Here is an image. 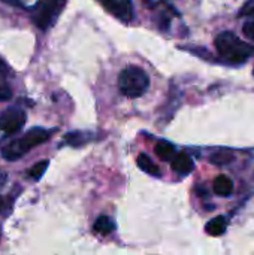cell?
<instances>
[{"instance_id": "cell-1", "label": "cell", "mask_w": 254, "mask_h": 255, "mask_svg": "<svg viewBox=\"0 0 254 255\" xmlns=\"http://www.w3.org/2000/svg\"><path fill=\"white\" fill-rule=\"evenodd\" d=\"M51 136V131L42 127H34L28 130L22 137L12 140L6 146L1 148V157L7 161H16L21 157H24L30 149L34 146L46 142Z\"/></svg>"}, {"instance_id": "cell-2", "label": "cell", "mask_w": 254, "mask_h": 255, "mask_svg": "<svg viewBox=\"0 0 254 255\" xmlns=\"http://www.w3.org/2000/svg\"><path fill=\"white\" fill-rule=\"evenodd\" d=\"M216 49L229 63H244L252 54L253 49L250 45L243 42L232 31H223L216 37Z\"/></svg>"}, {"instance_id": "cell-3", "label": "cell", "mask_w": 254, "mask_h": 255, "mask_svg": "<svg viewBox=\"0 0 254 255\" xmlns=\"http://www.w3.org/2000/svg\"><path fill=\"white\" fill-rule=\"evenodd\" d=\"M150 87V76L147 72L138 66H129L121 70L118 76V88L120 93L129 99H138Z\"/></svg>"}, {"instance_id": "cell-4", "label": "cell", "mask_w": 254, "mask_h": 255, "mask_svg": "<svg viewBox=\"0 0 254 255\" xmlns=\"http://www.w3.org/2000/svg\"><path fill=\"white\" fill-rule=\"evenodd\" d=\"M66 0H37L31 7V19L37 28L46 31L54 25L58 15L61 13Z\"/></svg>"}, {"instance_id": "cell-5", "label": "cell", "mask_w": 254, "mask_h": 255, "mask_svg": "<svg viewBox=\"0 0 254 255\" xmlns=\"http://www.w3.org/2000/svg\"><path fill=\"white\" fill-rule=\"evenodd\" d=\"M25 124V112L18 108L12 106L0 114V143L7 139L9 136L18 133Z\"/></svg>"}, {"instance_id": "cell-6", "label": "cell", "mask_w": 254, "mask_h": 255, "mask_svg": "<svg viewBox=\"0 0 254 255\" xmlns=\"http://www.w3.org/2000/svg\"><path fill=\"white\" fill-rule=\"evenodd\" d=\"M100 1L106 7V10H109L115 18L124 22H130L135 16L133 4L130 0H100Z\"/></svg>"}, {"instance_id": "cell-7", "label": "cell", "mask_w": 254, "mask_h": 255, "mask_svg": "<svg viewBox=\"0 0 254 255\" xmlns=\"http://www.w3.org/2000/svg\"><path fill=\"white\" fill-rule=\"evenodd\" d=\"M172 169L177 172V173H181V175H187L192 172L193 169V160L189 154L186 152H181V154H177L172 160Z\"/></svg>"}, {"instance_id": "cell-8", "label": "cell", "mask_w": 254, "mask_h": 255, "mask_svg": "<svg viewBox=\"0 0 254 255\" xmlns=\"http://www.w3.org/2000/svg\"><path fill=\"white\" fill-rule=\"evenodd\" d=\"M138 166H139V169H142L145 173H148V175H151V176H157V178H160L162 176V172H160V167L147 155V154H139L138 155Z\"/></svg>"}, {"instance_id": "cell-9", "label": "cell", "mask_w": 254, "mask_h": 255, "mask_svg": "<svg viewBox=\"0 0 254 255\" xmlns=\"http://www.w3.org/2000/svg\"><path fill=\"white\" fill-rule=\"evenodd\" d=\"M7 72H9V69H7V66H6V63L0 58V102H6V100H9L10 96H12V90H10V87L6 84Z\"/></svg>"}, {"instance_id": "cell-10", "label": "cell", "mask_w": 254, "mask_h": 255, "mask_svg": "<svg viewBox=\"0 0 254 255\" xmlns=\"http://www.w3.org/2000/svg\"><path fill=\"white\" fill-rule=\"evenodd\" d=\"M93 230H94L96 233L102 235V236H106V235H111V233L115 230V223H114L109 217L102 215V217H99V218L96 220V223H94V226H93Z\"/></svg>"}, {"instance_id": "cell-11", "label": "cell", "mask_w": 254, "mask_h": 255, "mask_svg": "<svg viewBox=\"0 0 254 255\" xmlns=\"http://www.w3.org/2000/svg\"><path fill=\"white\" fill-rule=\"evenodd\" d=\"M205 229H207L208 235H211V236H222L228 229V221L225 217H216L208 221Z\"/></svg>"}, {"instance_id": "cell-12", "label": "cell", "mask_w": 254, "mask_h": 255, "mask_svg": "<svg viewBox=\"0 0 254 255\" xmlns=\"http://www.w3.org/2000/svg\"><path fill=\"white\" fill-rule=\"evenodd\" d=\"M156 154L163 160V161H172L174 160V157L177 155L175 154V148H174V145L171 143V142H168V140H160V142H157V145H156Z\"/></svg>"}, {"instance_id": "cell-13", "label": "cell", "mask_w": 254, "mask_h": 255, "mask_svg": "<svg viewBox=\"0 0 254 255\" xmlns=\"http://www.w3.org/2000/svg\"><path fill=\"white\" fill-rule=\"evenodd\" d=\"M214 191L219 196H229L234 191V182L228 176L222 175L214 181Z\"/></svg>"}, {"instance_id": "cell-14", "label": "cell", "mask_w": 254, "mask_h": 255, "mask_svg": "<svg viewBox=\"0 0 254 255\" xmlns=\"http://www.w3.org/2000/svg\"><path fill=\"white\" fill-rule=\"evenodd\" d=\"M90 140V134L84 133V131H73V133H67L64 136V143L70 145V146H81L84 143H87Z\"/></svg>"}, {"instance_id": "cell-15", "label": "cell", "mask_w": 254, "mask_h": 255, "mask_svg": "<svg viewBox=\"0 0 254 255\" xmlns=\"http://www.w3.org/2000/svg\"><path fill=\"white\" fill-rule=\"evenodd\" d=\"M48 166H49V161H48V160L37 161V163L28 170V176H30L31 179H34V181H39V179L43 176V173L46 172Z\"/></svg>"}, {"instance_id": "cell-16", "label": "cell", "mask_w": 254, "mask_h": 255, "mask_svg": "<svg viewBox=\"0 0 254 255\" xmlns=\"http://www.w3.org/2000/svg\"><path fill=\"white\" fill-rule=\"evenodd\" d=\"M211 161L214 164H219V166L228 164L229 161H232V154H229L226 151H219V152H216V154L211 155Z\"/></svg>"}, {"instance_id": "cell-17", "label": "cell", "mask_w": 254, "mask_h": 255, "mask_svg": "<svg viewBox=\"0 0 254 255\" xmlns=\"http://www.w3.org/2000/svg\"><path fill=\"white\" fill-rule=\"evenodd\" d=\"M243 33L250 39V40H253L254 42V15L244 24V27H243Z\"/></svg>"}, {"instance_id": "cell-18", "label": "cell", "mask_w": 254, "mask_h": 255, "mask_svg": "<svg viewBox=\"0 0 254 255\" xmlns=\"http://www.w3.org/2000/svg\"><path fill=\"white\" fill-rule=\"evenodd\" d=\"M254 15V0H249L240 10V16H253Z\"/></svg>"}, {"instance_id": "cell-19", "label": "cell", "mask_w": 254, "mask_h": 255, "mask_svg": "<svg viewBox=\"0 0 254 255\" xmlns=\"http://www.w3.org/2000/svg\"><path fill=\"white\" fill-rule=\"evenodd\" d=\"M4 179H6V176H4V175H3V173L0 172V187L3 185V182H4Z\"/></svg>"}, {"instance_id": "cell-20", "label": "cell", "mask_w": 254, "mask_h": 255, "mask_svg": "<svg viewBox=\"0 0 254 255\" xmlns=\"http://www.w3.org/2000/svg\"><path fill=\"white\" fill-rule=\"evenodd\" d=\"M1 208H3V199H1V196H0V211H1Z\"/></svg>"}]
</instances>
